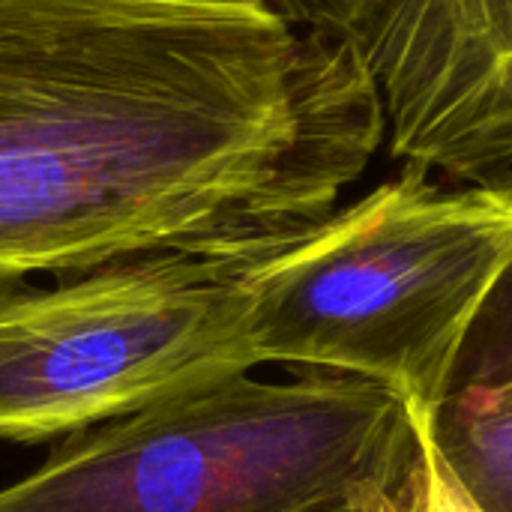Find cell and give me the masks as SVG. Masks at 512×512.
Wrapping results in <instances>:
<instances>
[{
	"mask_svg": "<svg viewBox=\"0 0 512 512\" xmlns=\"http://www.w3.org/2000/svg\"><path fill=\"white\" fill-rule=\"evenodd\" d=\"M384 135L366 63L270 0H0V294L147 255L264 258Z\"/></svg>",
	"mask_w": 512,
	"mask_h": 512,
	"instance_id": "1",
	"label": "cell"
},
{
	"mask_svg": "<svg viewBox=\"0 0 512 512\" xmlns=\"http://www.w3.org/2000/svg\"><path fill=\"white\" fill-rule=\"evenodd\" d=\"M414 432V402L378 381L234 372L69 435L0 512H357Z\"/></svg>",
	"mask_w": 512,
	"mask_h": 512,
	"instance_id": "2",
	"label": "cell"
},
{
	"mask_svg": "<svg viewBox=\"0 0 512 512\" xmlns=\"http://www.w3.org/2000/svg\"><path fill=\"white\" fill-rule=\"evenodd\" d=\"M512 255V174L447 189L417 165L249 270L255 363L348 372L426 405Z\"/></svg>",
	"mask_w": 512,
	"mask_h": 512,
	"instance_id": "3",
	"label": "cell"
},
{
	"mask_svg": "<svg viewBox=\"0 0 512 512\" xmlns=\"http://www.w3.org/2000/svg\"><path fill=\"white\" fill-rule=\"evenodd\" d=\"M255 261L147 255L0 294V441L69 438L255 369Z\"/></svg>",
	"mask_w": 512,
	"mask_h": 512,
	"instance_id": "4",
	"label": "cell"
},
{
	"mask_svg": "<svg viewBox=\"0 0 512 512\" xmlns=\"http://www.w3.org/2000/svg\"><path fill=\"white\" fill-rule=\"evenodd\" d=\"M345 42L378 84L390 150L465 183L512 174V0H270Z\"/></svg>",
	"mask_w": 512,
	"mask_h": 512,
	"instance_id": "5",
	"label": "cell"
},
{
	"mask_svg": "<svg viewBox=\"0 0 512 512\" xmlns=\"http://www.w3.org/2000/svg\"><path fill=\"white\" fill-rule=\"evenodd\" d=\"M426 435L480 512H512V255L471 312L432 396Z\"/></svg>",
	"mask_w": 512,
	"mask_h": 512,
	"instance_id": "6",
	"label": "cell"
},
{
	"mask_svg": "<svg viewBox=\"0 0 512 512\" xmlns=\"http://www.w3.org/2000/svg\"><path fill=\"white\" fill-rule=\"evenodd\" d=\"M414 414H417L414 444L402 468L387 483L390 498L396 501L399 512H480L477 504L468 498V492L459 486V480L450 474L438 450L432 447L417 405Z\"/></svg>",
	"mask_w": 512,
	"mask_h": 512,
	"instance_id": "7",
	"label": "cell"
},
{
	"mask_svg": "<svg viewBox=\"0 0 512 512\" xmlns=\"http://www.w3.org/2000/svg\"><path fill=\"white\" fill-rule=\"evenodd\" d=\"M357 512H399V507H396V501L390 498V489H387V486H375V489H369V492L360 498Z\"/></svg>",
	"mask_w": 512,
	"mask_h": 512,
	"instance_id": "8",
	"label": "cell"
},
{
	"mask_svg": "<svg viewBox=\"0 0 512 512\" xmlns=\"http://www.w3.org/2000/svg\"><path fill=\"white\" fill-rule=\"evenodd\" d=\"M186 3H249V0H186Z\"/></svg>",
	"mask_w": 512,
	"mask_h": 512,
	"instance_id": "9",
	"label": "cell"
}]
</instances>
